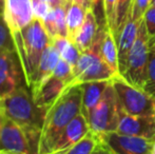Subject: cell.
<instances>
[{
  "mask_svg": "<svg viewBox=\"0 0 155 154\" xmlns=\"http://www.w3.org/2000/svg\"><path fill=\"white\" fill-rule=\"evenodd\" d=\"M0 107L6 118L22 128L33 150L39 154V140L48 110L36 105L29 87L23 86L0 98Z\"/></svg>",
  "mask_w": 155,
  "mask_h": 154,
  "instance_id": "cell-1",
  "label": "cell"
},
{
  "mask_svg": "<svg viewBox=\"0 0 155 154\" xmlns=\"http://www.w3.org/2000/svg\"><path fill=\"white\" fill-rule=\"evenodd\" d=\"M81 84L69 86L48 109L39 140V154H50L62 130L81 113Z\"/></svg>",
  "mask_w": 155,
  "mask_h": 154,
  "instance_id": "cell-2",
  "label": "cell"
},
{
  "mask_svg": "<svg viewBox=\"0 0 155 154\" xmlns=\"http://www.w3.org/2000/svg\"><path fill=\"white\" fill-rule=\"evenodd\" d=\"M13 38L25 70L27 84L29 87L39 60L45 50L51 43L52 39L45 31L42 22L36 18L33 19L32 22L21 32L13 35Z\"/></svg>",
  "mask_w": 155,
  "mask_h": 154,
  "instance_id": "cell-3",
  "label": "cell"
},
{
  "mask_svg": "<svg viewBox=\"0 0 155 154\" xmlns=\"http://www.w3.org/2000/svg\"><path fill=\"white\" fill-rule=\"evenodd\" d=\"M104 28L101 27L93 45L89 50L81 52L76 66L74 67V80L72 84H79L95 80H111L115 73L104 62L100 54V43L104 37Z\"/></svg>",
  "mask_w": 155,
  "mask_h": 154,
  "instance_id": "cell-4",
  "label": "cell"
},
{
  "mask_svg": "<svg viewBox=\"0 0 155 154\" xmlns=\"http://www.w3.org/2000/svg\"><path fill=\"white\" fill-rule=\"evenodd\" d=\"M121 111L131 115H155V98L143 89L129 84L121 75L111 79Z\"/></svg>",
  "mask_w": 155,
  "mask_h": 154,
  "instance_id": "cell-5",
  "label": "cell"
},
{
  "mask_svg": "<svg viewBox=\"0 0 155 154\" xmlns=\"http://www.w3.org/2000/svg\"><path fill=\"white\" fill-rule=\"evenodd\" d=\"M120 106L112 82L106 89L99 103L88 118L90 131L97 137L108 132L116 131L120 118Z\"/></svg>",
  "mask_w": 155,
  "mask_h": 154,
  "instance_id": "cell-6",
  "label": "cell"
},
{
  "mask_svg": "<svg viewBox=\"0 0 155 154\" xmlns=\"http://www.w3.org/2000/svg\"><path fill=\"white\" fill-rule=\"evenodd\" d=\"M149 55V36H148L145 21L143 18L139 25L136 39L129 53L127 68L123 75V77L129 84L143 90L146 82V77H147Z\"/></svg>",
  "mask_w": 155,
  "mask_h": 154,
  "instance_id": "cell-7",
  "label": "cell"
},
{
  "mask_svg": "<svg viewBox=\"0 0 155 154\" xmlns=\"http://www.w3.org/2000/svg\"><path fill=\"white\" fill-rule=\"evenodd\" d=\"M27 84L25 70L16 49L0 53V98Z\"/></svg>",
  "mask_w": 155,
  "mask_h": 154,
  "instance_id": "cell-8",
  "label": "cell"
},
{
  "mask_svg": "<svg viewBox=\"0 0 155 154\" xmlns=\"http://www.w3.org/2000/svg\"><path fill=\"white\" fill-rule=\"evenodd\" d=\"M99 142L112 154H150L153 139L126 135L117 131L100 135Z\"/></svg>",
  "mask_w": 155,
  "mask_h": 154,
  "instance_id": "cell-9",
  "label": "cell"
},
{
  "mask_svg": "<svg viewBox=\"0 0 155 154\" xmlns=\"http://www.w3.org/2000/svg\"><path fill=\"white\" fill-rule=\"evenodd\" d=\"M0 154H36L22 128L8 118L0 131Z\"/></svg>",
  "mask_w": 155,
  "mask_h": 154,
  "instance_id": "cell-10",
  "label": "cell"
},
{
  "mask_svg": "<svg viewBox=\"0 0 155 154\" xmlns=\"http://www.w3.org/2000/svg\"><path fill=\"white\" fill-rule=\"evenodd\" d=\"M3 18L12 35L21 32L34 19L32 0H5Z\"/></svg>",
  "mask_w": 155,
  "mask_h": 154,
  "instance_id": "cell-11",
  "label": "cell"
},
{
  "mask_svg": "<svg viewBox=\"0 0 155 154\" xmlns=\"http://www.w3.org/2000/svg\"><path fill=\"white\" fill-rule=\"evenodd\" d=\"M117 132L126 135L155 139V115L140 116L120 112Z\"/></svg>",
  "mask_w": 155,
  "mask_h": 154,
  "instance_id": "cell-12",
  "label": "cell"
},
{
  "mask_svg": "<svg viewBox=\"0 0 155 154\" xmlns=\"http://www.w3.org/2000/svg\"><path fill=\"white\" fill-rule=\"evenodd\" d=\"M89 132H90V127L87 118L82 115V113L78 114L59 134L52 147L51 153L59 152L77 144Z\"/></svg>",
  "mask_w": 155,
  "mask_h": 154,
  "instance_id": "cell-13",
  "label": "cell"
},
{
  "mask_svg": "<svg viewBox=\"0 0 155 154\" xmlns=\"http://www.w3.org/2000/svg\"><path fill=\"white\" fill-rule=\"evenodd\" d=\"M70 84L60 78L51 75L40 86L32 90L34 100L38 107L48 110Z\"/></svg>",
  "mask_w": 155,
  "mask_h": 154,
  "instance_id": "cell-14",
  "label": "cell"
},
{
  "mask_svg": "<svg viewBox=\"0 0 155 154\" xmlns=\"http://www.w3.org/2000/svg\"><path fill=\"white\" fill-rule=\"evenodd\" d=\"M141 20L135 21L131 17H129L126 25H124L123 30H121L120 34H119L118 38L116 39L117 55H118V71L121 76L126 71L129 53H130L131 49L133 47V43L136 39Z\"/></svg>",
  "mask_w": 155,
  "mask_h": 154,
  "instance_id": "cell-15",
  "label": "cell"
},
{
  "mask_svg": "<svg viewBox=\"0 0 155 154\" xmlns=\"http://www.w3.org/2000/svg\"><path fill=\"white\" fill-rule=\"evenodd\" d=\"M60 60V54L57 50L52 44V41L47 49L45 50L42 56H41L39 64L37 66L36 71L34 72L29 84L30 90H34L38 86H40L45 79H48L55 70L58 61Z\"/></svg>",
  "mask_w": 155,
  "mask_h": 154,
  "instance_id": "cell-16",
  "label": "cell"
},
{
  "mask_svg": "<svg viewBox=\"0 0 155 154\" xmlns=\"http://www.w3.org/2000/svg\"><path fill=\"white\" fill-rule=\"evenodd\" d=\"M110 84L111 80H95L80 84L82 89L81 113L87 118V120L92 110L99 103L100 98Z\"/></svg>",
  "mask_w": 155,
  "mask_h": 154,
  "instance_id": "cell-17",
  "label": "cell"
},
{
  "mask_svg": "<svg viewBox=\"0 0 155 154\" xmlns=\"http://www.w3.org/2000/svg\"><path fill=\"white\" fill-rule=\"evenodd\" d=\"M100 28L101 27L98 22L96 15L94 14V12L91 8L88 10L84 25H81V28L79 29V31L76 34L73 40V42L79 49L80 52L87 51L92 47L96 37H97Z\"/></svg>",
  "mask_w": 155,
  "mask_h": 154,
  "instance_id": "cell-18",
  "label": "cell"
},
{
  "mask_svg": "<svg viewBox=\"0 0 155 154\" xmlns=\"http://www.w3.org/2000/svg\"><path fill=\"white\" fill-rule=\"evenodd\" d=\"M100 54L102 59L115 73V75H120L118 71V55H117V44L112 31L104 28V37L100 43Z\"/></svg>",
  "mask_w": 155,
  "mask_h": 154,
  "instance_id": "cell-19",
  "label": "cell"
},
{
  "mask_svg": "<svg viewBox=\"0 0 155 154\" xmlns=\"http://www.w3.org/2000/svg\"><path fill=\"white\" fill-rule=\"evenodd\" d=\"M87 10L80 4L71 2L67 8V28L68 38L71 41L74 40L81 25H84L87 16Z\"/></svg>",
  "mask_w": 155,
  "mask_h": 154,
  "instance_id": "cell-20",
  "label": "cell"
},
{
  "mask_svg": "<svg viewBox=\"0 0 155 154\" xmlns=\"http://www.w3.org/2000/svg\"><path fill=\"white\" fill-rule=\"evenodd\" d=\"M52 44L59 52L60 58L69 62L74 69V67L76 66L78 59H79L80 54H81V52L76 47L75 43L68 37L56 36V37L52 38Z\"/></svg>",
  "mask_w": 155,
  "mask_h": 154,
  "instance_id": "cell-21",
  "label": "cell"
},
{
  "mask_svg": "<svg viewBox=\"0 0 155 154\" xmlns=\"http://www.w3.org/2000/svg\"><path fill=\"white\" fill-rule=\"evenodd\" d=\"M99 145V138L90 131L77 144L73 145L72 147L64 149L62 151H59V152L50 154H93Z\"/></svg>",
  "mask_w": 155,
  "mask_h": 154,
  "instance_id": "cell-22",
  "label": "cell"
},
{
  "mask_svg": "<svg viewBox=\"0 0 155 154\" xmlns=\"http://www.w3.org/2000/svg\"><path fill=\"white\" fill-rule=\"evenodd\" d=\"M133 0H116V8H115V18L113 25L112 33L115 37V40L118 38L124 25L131 15Z\"/></svg>",
  "mask_w": 155,
  "mask_h": 154,
  "instance_id": "cell-23",
  "label": "cell"
},
{
  "mask_svg": "<svg viewBox=\"0 0 155 154\" xmlns=\"http://www.w3.org/2000/svg\"><path fill=\"white\" fill-rule=\"evenodd\" d=\"M15 41L13 35L4 20L3 16H0V53L8 50H14Z\"/></svg>",
  "mask_w": 155,
  "mask_h": 154,
  "instance_id": "cell-24",
  "label": "cell"
},
{
  "mask_svg": "<svg viewBox=\"0 0 155 154\" xmlns=\"http://www.w3.org/2000/svg\"><path fill=\"white\" fill-rule=\"evenodd\" d=\"M143 90L155 98V52L150 51L147 69V77H146Z\"/></svg>",
  "mask_w": 155,
  "mask_h": 154,
  "instance_id": "cell-25",
  "label": "cell"
},
{
  "mask_svg": "<svg viewBox=\"0 0 155 154\" xmlns=\"http://www.w3.org/2000/svg\"><path fill=\"white\" fill-rule=\"evenodd\" d=\"M53 75L60 78V79L64 80V81H67L70 86L73 84V80H74L73 67L69 62L63 60L62 58H60V60L58 61L57 66H56L55 70L53 72Z\"/></svg>",
  "mask_w": 155,
  "mask_h": 154,
  "instance_id": "cell-26",
  "label": "cell"
},
{
  "mask_svg": "<svg viewBox=\"0 0 155 154\" xmlns=\"http://www.w3.org/2000/svg\"><path fill=\"white\" fill-rule=\"evenodd\" d=\"M152 0H133L130 17L135 21H140L143 15L151 6Z\"/></svg>",
  "mask_w": 155,
  "mask_h": 154,
  "instance_id": "cell-27",
  "label": "cell"
},
{
  "mask_svg": "<svg viewBox=\"0 0 155 154\" xmlns=\"http://www.w3.org/2000/svg\"><path fill=\"white\" fill-rule=\"evenodd\" d=\"M32 8L34 13V18L42 21L47 17L49 12L52 10V6L45 0H32Z\"/></svg>",
  "mask_w": 155,
  "mask_h": 154,
  "instance_id": "cell-28",
  "label": "cell"
},
{
  "mask_svg": "<svg viewBox=\"0 0 155 154\" xmlns=\"http://www.w3.org/2000/svg\"><path fill=\"white\" fill-rule=\"evenodd\" d=\"M115 8H116V0H104V19H106V27L112 31L115 18Z\"/></svg>",
  "mask_w": 155,
  "mask_h": 154,
  "instance_id": "cell-29",
  "label": "cell"
},
{
  "mask_svg": "<svg viewBox=\"0 0 155 154\" xmlns=\"http://www.w3.org/2000/svg\"><path fill=\"white\" fill-rule=\"evenodd\" d=\"M143 21L146 25V30H147L149 39L155 36V8L150 6L146 14L143 15Z\"/></svg>",
  "mask_w": 155,
  "mask_h": 154,
  "instance_id": "cell-30",
  "label": "cell"
},
{
  "mask_svg": "<svg viewBox=\"0 0 155 154\" xmlns=\"http://www.w3.org/2000/svg\"><path fill=\"white\" fill-rule=\"evenodd\" d=\"M91 5H92V11L94 12V14L97 17L98 22L100 21L99 20L100 17L106 22V19H104V0H91Z\"/></svg>",
  "mask_w": 155,
  "mask_h": 154,
  "instance_id": "cell-31",
  "label": "cell"
},
{
  "mask_svg": "<svg viewBox=\"0 0 155 154\" xmlns=\"http://www.w3.org/2000/svg\"><path fill=\"white\" fill-rule=\"evenodd\" d=\"M47 3H49L52 8H57V6H69L71 2L67 0H45Z\"/></svg>",
  "mask_w": 155,
  "mask_h": 154,
  "instance_id": "cell-32",
  "label": "cell"
},
{
  "mask_svg": "<svg viewBox=\"0 0 155 154\" xmlns=\"http://www.w3.org/2000/svg\"><path fill=\"white\" fill-rule=\"evenodd\" d=\"M72 2H75L77 4H80L84 8H86L87 10H92V5H91V0H71Z\"/></svg>",
  "mask_w": 155,
  "mask_h": 154,
  "instance_id": "cell-33",
  "label": "cell"
},
{
  "mask_svg": "<svg viewBox=\"0 0 155 154\" xmlns=\"http://www.w3.org/2000/svg\"><path fill=\"white\" fill-rule=\"evenodd\" d=\"M93 154H112L110 152V151L108 150V149L106 148L104 146H102L101 144L98 146V148L96 149L95 151H94V153Z\"/></svg>",
  "mask_w": 155,
  "mask_h": 154,
  "instance_id": "cell-34",
  "label": "cell"
},
{
  "mask_svg": "<svg viewBox=\"0 0 155 154\" xmlns=\"http://www.w3.org/2000/svg\"><path fill=\"white\" fill-rule=\"evenodd\" d=\"M5 119H6V117H5V115H4L3 111H2L1 107H0V131H1V128H2V126H3Z\"/></svg>",
  "mask_w": 155,
  "mask_h": 154,
  "instance_id": "cell-35",
  "label": "cell"
},
{
  "mask_svg": "<svg viewBox=\"0 0 155 154\" xmlns=\"http://www.w3.org/2000/svg\"><path fill=\"white\" fill-rule=\"evenodd\" d=\"M149 49L151 52H155V36L149 39Z\"/></svg>",
  "mask_w": 155,
  "mask_h": 154,
  "instance_id": "cell-36",
  "label": "cell"
},
{
  "mask_svg": "<svg viewBox=\"0 0 155 154\" xmlns=\"http://www.w3.org/2000/svg\"><path fill=\"white\" fill-rule=\"evenodd\" d=\"M4 2H5V0H0V16H3V12H4Z\"/></svg>",
  "mask_w": 155,
  "mask_h": 154,
  "instance_id": "cell-37",
  "label": "cell"
},
{
  "mask_svg": "<svg viewBox=\"0 0 155 154\" xmlns=\"http://www.w3.org/2000/svg\"><path fill=\"white\" fill-rule=\"evenodd\" d=\"M150 154H155V139H154L153 146H152V149H151V152H150Z\"/></svg>",
  "mask_w": 155,
  "mask_h": 154,
  "instance_id": "cell-38",
  "label": "cell"
},
{
  "mask_svg": "<svg viewBox=\"0 0 155 154\" xmlns=\"http://www.w3.org/2000/svg\"><path fill=\"white\" fill-rule=\"evenodd\" d=\"M151 6H152V8H155V0H152V2H151Z\"/></svg>",
  "mask_w": 155,
  "mask_h": 154,
  "instance_id": "cell-39",
  "label": "cell"
},
{
  "mask_svg": "<svg viewBox=\"0 0 155 154\" xmlns=\"http://www.w3.org/2000/svg\"><path fill=\"white\" fill-rule=\"evenodd\" d=\"M67 1H69V2H72V1H71V0H67Z\"/></svg>",
  "mask_w": 155,
  "mask_h": 154,
  "instance_id": "cell-40",
  "label": "cell"
}]
</instances>
